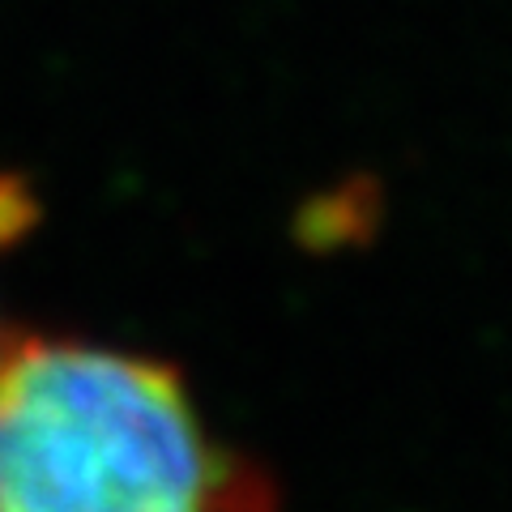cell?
Segmentation results:
<instances>
[{
  "label": "cell",
  "mask_w": 512,
  "mask_h": 512,
  "mask_svg": "<svg viewBox=\"0 0 512 512\" xmlns=\"http://www.w3.org/2000/svg\"><path fill=\"white\" fill-rule=\"evenodd\" d=\"M0 512H278L167 363L86 342L0 355Z\"/></svg>",
  "instance_id": "1"
},
{
  "label": "cell",
  "mask_w": 512,
  "mask_h": 512,
  "mask_svg": "<svg viewBox=\"0 0 512 512\" xmlns=\"http://www.w3.org/2000/svg\"><path fill=\"white\" fill-rule=\"evenodd\" d=\"M5 350H9V342H5V333H0V355H5Z\"/></svg>",
  "instance_id": "2"
}]
</instances>
